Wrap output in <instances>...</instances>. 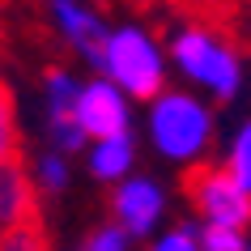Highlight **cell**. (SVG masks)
Wrapping results in <instances>:
<instances>
[{"mask_svg": "<svg viewBox=\"0 0 251 251\" xmlns=\"http://www.w3.org/2000/svg\"><path fill=\"white\" fill-rule=\"evenodd\" d=\"M171 55L200 90H209L217 102H230L243 85V55L213 22H192L171 39Z\"/></svg>", "mask_w": 251, "mask_h": 251, "instance_id": "6da1fadb", "label": "cell"}, {"mask_svg": "<svg viewBox=\"0 0 251 251\" xmlns=\"http://www.w3.org/2000/svg\"><path fill=\"white\" fill-rule=\"evenodd\" d=\"M149 141H153V149L162 158H171V162H183V166L200 162L213 145L209 106L183 90H175V94L162 90L153 98V106H149Z\"/></svg>", "mask_w": 251, "mask_h": 251, "instance_id": "7a4b0ae2", "label": "cell"}, {"mask_svg": "<svg viewBox=\"0 0 251 251\" xmlns=\"http://www.w3.org/2000/svg\"><path fill=\"white\" fill-rule=\"evenodd\" d=\"M102 73L115 81L128 98H158L166 85V60L162 47L153 43V34L141 26H119L106 39V64Z\"/></svg>", "mask_w": 251, "mask_h": 251, "instance_id": "3957f363", "label": "cell"}, {"mask_svg": "<svg viewBox=\"0 0 251 251\" xmlns=\"http://www.w3.org/2000/svg\"><path fill=\"white\" fill-rule=\"evenodd\" d=\"M187 200L200 213V226H230V230H247L251 226V192L226 166L192 162V171H187Z\"/></svg>", "mask_w": 251, "mask_h": 251, "instance_id": "277c9868", "label": "cell"}, {"mask_svg": "<svg viewBox=\"0 0 251 251\" xmlns=\"http://www.w3.org/2000/svg\"><path fill=\"white\" fill-rule=\"evenodd\" d=\"M77 94H81V81L68 68H47V77H43V128H47V145L68 153V158L90 145V136L77 124Z\"/></svg>", "mask_w": 251, "mask_h": 251, "instance_id": "5b68a950", "label": "cell"}, {"mask_svg": "<svg viewBox=\"0 0 251 251\" xmlns=\"http://www.w3.org/2000/svg\"><path fill=\"white\" fill-rule=\"evenodd\" d=\"M47 13H51V26L60 30V39L85 64H94V68L106 64V39L111 34H106V22L94 13L85 0H47Z\"/></svg>", "mask_w": 251, "mask_h": 251, "instance_id": "8992f818", "label": "cell"}, {"mask_svg": "<svg viewBox=\"0 0 251 251\" xmlns=\"http://www.w3.org/2000/svg\"><path fill=\"white\" fill-rule=\"evenodd\" d=\"M77 124L90 141L128 132V94L119 90L111 77L85 81L77 94Z\"/></svg>", "mask_w": 251, "mask_h": 251, "instance_id": "52a82bcc", "label": "cell"}, {"mask_svg": "<svg viewBox=\"0 0 251 251\" xmlns=\"http://www.w3.org/2000/svg\"><path fill=\"white\" fill-rule=\"evenodd\" d=\"M111 213H115V226H124L132 238H145L158 230L162 213H166V192L145 175H128V179H119L115 196H111Z\"/></svg>", "mask_w": 251, "mask_h": 251, "instance_id": "ba28073f", "label": "cell"}, {"mask_svg": "<svg viewBox=\"0 0 251 251\" xmlns=\"http://www.w3.org/2000/svg\"><path fill=\"white\" fill-rule=\"evenodd\" d=\"M26 217H39V187H34L26 162H22L0 179V230L26 222Z\"/></svg>", "mask_w": 251, "mask_h": 251, "instance_id": "9c48e42d", "label": "cell"}, {"mask_svg": "<svg viewBox=\"0 0 251 251\" xmlns=\"http://www.w3.org/2000/svg\"><path fill=\"white\" fill-rule=\"evenodd\" d=\"M132 162H136V145L128 132L119 136H102V141H90V175L102 179V183H119L132 175Z\"/></svg>", "mask_w": 251, "mask_h": 251, "instance_id": "30bf717a", "label": "cell"}, {"mask_svg": "<svg viewBox=\"0 0 251 251\" xmlns=\"http://www.w3.org/2000/svg\"><path fill=\"white\" fill-rule=\"evenodd\" d=\"M30 179H34V187H39V196H60L68 187V175H73V166H68V153H60V149H43V153H34V158L26 162Z\"/></svg>", "mask_w": 251, "mask_h": 251, "instance_id": "8fae6325", "label": "cell"}, {"mask_svg": "<svg viewBox=\"0 0 251 251\" xmlns=\"http://www.w3.org/2000/svg\"><path fill=\"white\" fill-rule=\"evenodd\" d=\"M22 166V132H17V106L9 85H0V179Z\"/></svg>", "mask_w": 251, "mask_h": 251, "instance_id": "7c38bea8", "label": "cell"}, {"mask_svg": "<svg viewBox=\"0 0 251 251\" xmlns=\"http://www.w3.org/2000/svg\"><path fill=\"white\" fill-rule=\"evenodd\" d=\"M0 251H51V243H47V230L39 217H26V222L0 230Z\"/></svg>", "mask_w": 251, "mask_h": 251, "instance_id": "4fadbf2b", "label": "cell"}, {"mask_svg": "<svg viewBox=\"0 0 251 251\" xmlns=\"http://www.w3.org/2000/svg\"><path fill=\"white\" fill-rule=\"evenodd\" d=\"M226 171L251 192V124H243V128L234 132V141H230V158H226Z\"/></svg>", "mask_w": 251, "mask_h": 251, "instance_id": "5bb4252c", "label": "cell"}, {"mask_svg": "<svg viewBox=\"0 0 251 251\" xmlns=\"http://www.w3.org/2000/svg\"><path fill=\"white\" fill-rule=\"evenodd\" d=\"M200 247L204 251H247V234L230 226H200Z\"/></svg>", "mask_w": 251, "mask_h": 251, "instance_id": "9a60e30c", "label": "cell"}, {"mask_svg": "<svg viewBox=\"0 0 251 251\" xmlns=\"http://www.w3.org/2000/svg\"><path fill=\"white\" fill-rule=\"evenodd\" d=\"M149 251H204L200 247V226H175V230L153 238Z\"/></svg>", "mask_w": 251, "mask_h": 251, "instance_id": "2e32d148", "label": "cell"}, {"mask_svg": "<svg viewBox=\"0 0 251 251\" xmlns=\"http://www.w3.org/2000/svg\"><path fill=\"white\" fill-rule=\"evenodd\" d=\"M128 243H132V234H128L124 226H102V230H94V234L85 238L81 251H128Z\"/></svg>", "mask_w": 251, "mask_h": 251, "instance_id": "e0dca14e", "label": "cell"}, {"mask_svg": "<svg viewBox=\"0 0 251 251\" xmlns=\"http://www.w3.org/2000/svg\"><path fill=\"white\" fill-rule=\"evenodd\" d=\"M247 251H251V243H247Z\"/></svg>", "mask_w": 251, "mask_h": 251, "instance_id": "ac0fdd59", "label": "cell"}]
</instances>
